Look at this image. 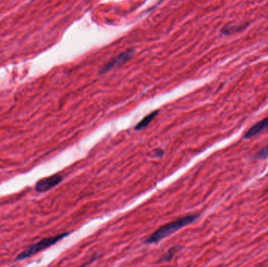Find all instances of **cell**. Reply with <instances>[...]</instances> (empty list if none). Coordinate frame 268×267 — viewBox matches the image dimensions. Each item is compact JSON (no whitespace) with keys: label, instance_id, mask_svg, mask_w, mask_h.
Listing matches in <instances>:
<instances>
[{"label":"cell","instance_id":"cell-1","mask_svg":"<svg viewBox=\"0 0 268 267\" xmlns=\"http://www.w3.org/2000/svg\"><path fill=\"white\" fill-rule=\"evenodd\" d=\"M199 216L198 214H189V215L185 216L182 218L178 219V220H174L168 224L164 225L158 228L155 233L152 234L149 238L145 240V244H155L158 243L161 240L170 236V235L174 234L175 232L184 227V226H188V225L191 224L194 221L198 220Z\"/></svg>","mask_w":268,"mask_h":267},{"label":"cell","instance_id":"cell-2","mask_svg":"<svg viewBox=\"0 0 268 267\" xmlns=\"http://www.w3.org/2000/svg\"><path fill=\"white\" fill-rule=\"evenodd\" d=\"M68 233L61 234V235H57V236L51 237V238H46L42 239L41 241H38L35 244L28 247V248L24 250L22 253H19L16 257V260H23V259H28L31 256H34L37 253L45 250L47 247H51L53 244L61 241L63 238L68 236Z\"/></svg>","mask_w":268,"mask_h":267},{"label":"cell","instance_id":"cell-3","mask_svg":"<svg viewBox=\"0 0 268 267\" xmlns=\"http://www.w3.org/2000/svg\"><path fill=\"white\" fill-rule=\"evenodd\" d=\"M62 181L63 176L59 174L43 178L37 182V185H35V190L39 193L48 191L61 184Z\"/></svg>","mask_w":268,"mask_h":267},{"label":"cell","instance_id":"cell-4","mask_svg":"<svg viewBox=\"0 0 268 267\" xmlns=\"http://www.w3.org/2000/svg\"><path fill=\"white\" fill-rule=\"evenodd\" d=\"M134 49H130L128 50L125 51V52H121L120 55H118L115 59L112 60L111 62L108 63L101 70H100V74H104V73H108L109 70H112L114 67L116 66L120 65V64H123L126 61H128L129 59L132 58L133 55H134Z\"/></svg>","mask_w":268,"mask_h":267},{"label":"cell","instance_id":"cell-5","mask_svg":"<svg viewBox=\"0 0 268 267\" xmlns=\"http://www.w3.org/2000/svg\"><path fill=\"white\" fill-rule=\"evenodd\" d=\"M268 129V117L263 118L261 121L256 123L254 126H253L246 133L244 134V138L245 139H250V138L254 137L257 135L260 134L262 132Z\"/></svg>","mask_w":268,"mask_h":267},{"label":"cell","instance_id":"cell-6","mask_svg":"<svg viewBox=\"0 0 268 267\" xmlns=\"http://www.w3.org/2000/svg\"><path fill=\"white\" fill-rule=\"evenodd\" d=\"M158 114V111H155V112H152L149 115L145 116L138 124L135 127L136 130H143L145 127L149 126L150 123L152 122V120L156 117V115Z\"/></svg>","mask_w":268,"mask_h":267},{"label":"cell","instance_id":"cell-7","mask_svg":"<svg viewBox=\"0 0 268 267\" xmlns=\"http://www.w3.org/2000/svg\"><path fill=\"white\" fill-rule=\"evenodd\" d=\"M178 250H179V247L178 246H176V247H171V249L169 250L168 253L165 254V256H163L162 257V259H160L158 262H170V261L172 260L174 255L177 253Z\"/></svg>","mask_w":268,"mask_h":267},{"label":"cell","instance_id":"cell-8","mask_svg":"<svg viewBox=\"0 0 268 267\" xmlns=\"http://www.w3.org/2000/svg\"><path fill=\"white\" fill-rule=\"evenodd\" d=\"M257 157L258 159H265L268 157V146L265 147L261 151H259Z\"/></svg>","mask_w":268,"mask_h":267},{"label":"cell","instance_id":"cell-9","mask_svg":"<svg viewBox=\"0 0 268 267\" xmlns=\"http://www.w3.org/2000/svg\"><path fill=\"white\" fill-rule=\"evenodd\" d=\"M155 152H156L155 153V155H156L157 157H161V156L163 155V153H164L163 150L161 149L156 150V151H155Z\"/></svg>","mask_w":268,"mask_h":267}]
</instances>
